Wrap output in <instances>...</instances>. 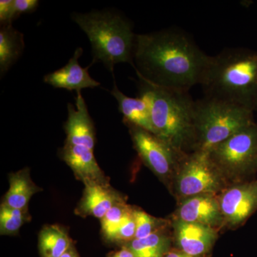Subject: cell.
<instances>
[{
    "label": "cell",
    "instance_id": "10",
    "mask_svg": "<svg viewBox=\"0 0 257 257\" xmlns=\"http://www.w3.org/2000/svg\"><path fill=\"white\" fill-rule=\"evenodd\" d=\"M60 157L70 167L76 178L84 185H110L109 178L96 162L94 150L84 146L64 144L60 150Z\"/></svg>",
    "mask_w": 257,
    "mask_h": 257
},
{
    "label": "cell",
    "instance_id": "14",
    "mask_svg": "<svg viewBox=\"0 0 257 257\" xmlns=\"http://www.w3.org/2000/svg\"><path fill=\"white\" fill-rule=\"evenodd\" d=\"M81 47L76 49L73 57L69 60L68 63L62 68L46 74L44 77V82L55 88L65 89L69 91H76L81 93L83 89L94 88L100 85V83L91 77L88 69L83 68L79 63V58L82 55Z\"/></svg>",
    "mask_w": 257,
    "mask_h": 257
},
{
    "label": "cell",
    "instance_id": "12",
    "mask_svg": "<svg viewBox=\"0 0 257 257\" xmlns=\"http://www.w3.org/2000/svg\"><path fill=\"white\" fill-rule=\"evenodd\" d=\"M174 229L180 249L193 257L202 256L209 252L217 238L216 228L207 225L176 219Z\"/></svg>",
    "mask_w": 257,
    "mask_h": 257
},
{
    "label": "cell",
    "instance_id": "4",
    "mask_svg": "<svg viewBox=\"0 0 257 257\" xmlns=\"http://www.w3.org/2000/svg\"><path fill=\"white\" fill-rule=\"evenodd\" d=\"M72 20L85 32L92 46L93 62H101L111 72L115 64L133 65L136 36L124 15L112 10L74 13Z\"/></svg>",
    "mask_w": 257,
    "mask_h": 257
},
{
    "label": "cell",
    "instance_id": "28",
    "mask_svg": "<svg viewBox=\"0 0 257 257\" xmlns=\"http://www.w3.org/2000/svg\"><path fill=\"white\" fill-rule=\"evenodd\" d=\"M164 257H193L189 256L183 252V251H169L168 252L166 253L165 256Z\"/></svg>",
    "mask_w": 257,
    "mask_h": 257
},
{
    "label": "cell",
    "instance_id": "9",
    "mask_svg": "<svg viewBox=\"0 0 257 257\" xmlns=\"http://www.w3.org/2000/svg\"><path fill=\"white\" fill-rule=\"evenodd\" d=\"M218 200L224 224L239 226L257 210V181L225 189Z\"/></svg>",
    "mask_w": 257,
    "mask_h": 257
},
{
    "label": "cell",
    "instance_id": "29",
    "mask_svg": "<svg viewBox=\"0 0 257 257\" xmlns=\"http://www.w3.org/2000/svg\"><path fill=\"white\" fill-rule=\"evenodd\" d=\"M61 257H79V256L77 250L74 248V245H72Z\"/></svg>",
    "mask_w": 257,
    "mask_h": 257
},
{
    "label": "cell",
    "instance_id": "17",
    "mask_svg": "<svg viewBox=\"0 0 257 257\" xmlns=\"http://www.w3.org/2000/svg\"><path fill=\"white\" fill-rule=\"evenodd\" d=\"M10 188L3 198V204L19 209H28L34 194L42 189L34 183L28 168L19 170L9 176Z\"/></svg>",
    "mask_w": 257,
    "mask_h": 257
},
{
    "label": "cell",
    "instance_id": "5",
    "mask_svg": "<svg viewBox=\"0 0 257 257\" xmlns=\"http://www.w3.org/2000/svg\"><path fill=\"white\" fill-rule=\"evenodd\" d=\"M253 113L207 96L195 101L193 152H210L235 134L254 124Z\"/></svg>",
    "mask_w": 257,
    "mask_h": 257
},
{
    "label": "cell",
    "instance_id": "7",
    "mask_svg": "<svg viewBox=\"0 0 257 257\" xmlns=\"http://www.w3.org/2000/svg\"><path fill=\"white\" fill-rule=\"evenodd\" d=\"M177 194L184 199L220 192L225 185V177L213 163L209 153L194 152L186 155L176 173Z\"/></svg>",
    "mask_w": 257,
    "mask_h": 257
},
{
    "label": "cell",
    "instance_id": "26",
    "mask_svg": "<svg viewBox=\"0 0 257 257\" xmlns=\"http://www.w3.org/2000/svg\"><path fill=\"white\" fill-rule=\"evenodd\" d=\"M40 2L37 0H14L15 18L23 13H31L38 8Z\"/></svg>",
    "mask_w": 257,
    "mask_h": 257
},
{
    "label": "cell",
    "instance_id": "27",
    "mask_svg": "<svg viewBox=\"0 0 257 257\" xmlns=\"http://www.w3.org/2000/svg\"><path fill=\"white\" fill-rule=\"evenodd\" d=\"M109 257H135L133 253L132 252L131 250L126 246H123L119 251L112 253L111 256Z\"/></svg>",
    "mask_w": 257,
    "mask_h": 257
},
{
    "label": "cell",
    "instance_id": "11",
    "mask_svg": "<svg viewBox=\"0 0 257 257\" xmlns=\"http://www.w3.org/2000/svg\"><path fill=\"white\" fill-rule=\"evenodd\" d=\"M68 117L64 124L67 138L65 144L88 147L94 150L96 144L95 127L87 104L81 93L76 98V107L67 105Z\"/></svg>",
    "mask_w": 257,
    "mask_h": 257
},
{
    "label": "cell",
    "instance_id": "18",
    "mask_svg": "<svg viewBox=\"0 0 257 257\" xmlns=\"http://www.w3.org/2000/svg\"><path fill=\"white\" fill-rule=\"evenodd\" d=\"M25 49V40L21 32L13 25H1L0 30V72L6 73L19 60Z\"/></svg>",
    "mask_w": 257,
    "mask_h": 257
},
{
    "label": "cell",
    "instance_id": "25",
    "mask_svg": "<svg viewBox=\"0 0 257 257\" xmlns=\"http://www.w3.org/2000/svg\"><path fill=\"white\" fill-rule=\"evenodd\" d=\"M14 0L0 1V23L1 25H12L15 20Z\"/></svg>",
    "mask_w": 257,
    "mask_h": 257
},
{
    "label": "cell",
    "instance_id": "6",
    "mask_svg": "<svg viewBox=\"0 0 257 257\" xmlns=\"http://www.w3.org/2000/svg\"><path fill=\"white\" fill-rule=\"evenodd\" d=\"M209 157L225 178H241L257 170L256 122L211 150Z\"/></svg>",
    "mask_w": 257,
    "mask_h": 257
},
{
    "label": "cell",
    "instance_id": "23",
    "mask_svg": "<svg viewBox=\"0 0 257 257\" xmlns=\"http://www.w3.org/2000/svg\"><path fill=\"white\" fill-rule=\"evenodd\" d=\"M134 216L136 223L135 239L146 238L163 227V220L150 215L142 209L134 208Z\"/></svg>",
    "mask_w": 257,
    "mask_h": 257
},
{
    "label": "cell",
    "instance_id": "8",
    "mask_svg": "<svg viewBox=\"0 0 257 257\" xmlns=\"http://www.w3.org/2000/svg\"><path fill=\"white\" fill-rule=\"evenodd\" d=\"M126 124L130 128L134 147L145 165L162 181L170 180L187 154L177 152L162 139L143 128Z\"/></svg>",
    "mask_w": 257,
    "mask_h": 257
},
{
    "label": "cell",
    "instance_id": "20",
    "mask_svg": "<svg viewBox=\"0 0 257 257\" xmlns=\"http://www.w3.org/2000/svg\"><path fill=\"white\" fill-rule=\"evenodd\" d=\"M135 257H164L168 252L170 238L162 229L144 239H135L125 244Z\"/></svg>",
    "mask_w": 257,
    "mask_h": 257
},
{
    "label": "cell",
    "instance_id": "13",
    "mask_svg": "<svg viewBox=\"0 0 257 257\" xmlns=\"http://www.w3.org/2000/svg\"><path fill=\"white\" fill-rule=\"evenodd\" d=\"M176 216L177 220L214 228L224 224L219 200L213 194H202L184 199Z\"/></svg>",
    "mask_w": 257,
    "mask_h": 257
},
{
    "label": "cell",
    "instance_id": "16",
    "mask_svg": "<svg viewBox=\"0 0 257 257\" xmlns=\"http://www.w3.org/2000/svg\"><path fill=\"white\" fill-rule=\"evenodd\" d=\"M111 94L117 101L118 109L123 115L125 124L135 125L155 135L150 105L143 96L138 95L137 98H133L125 95L119 90L115 82Z\"/></svg>",
    "mask_w": 257,
    "mask_h": 257
},
{
    "label": "cell",
    "instance_id": "3",
    "mask_svg": "<svg viewBox=\"0 0 257 257\" xmlns=\"http://www.w3.org/2000/svg\"><path fill=\"white\" fill-rule=\"evenodd\" d=\"M139 95L149 103L155 135L177 152L194 148L195 101L187 91L155 85L138 77Z\"/></svg>",
    "mask_w": 257,
    "mask_h": 257
},
{
    "label": "cell",
    "instance_id": "2",
    "mask_svg": "<svg viewBox=\"0 0 257 257\" xmlns=\"http://www.w3.org/2000/svg\"><path fill=\"white\" fill-rule=\"evenodd\" d=\"M200 85L207 97L257 111V52L226 48L211 56Z\"/></svg>",
    "mask_w": 257,
    "mask_h": 257
},
{
    "label": "cell",
    "instance_id": "24",
    "mask_svg": "<svg viewBox=\"0 0 257 257\" xmlns=\"http://www.w3.org/2000/svg\"><path fill=\"white\" fill-rule=\"evenodd\" d=\"M135 234H136V223L134 216L133 208V211L126 216L122 224L116 231L112 242L126 244L135 239Z\"/></svg>",
    "mask_w": 257,
    "mask_h": 257
},
{
    "label": "cell",
    "instance_id": "15",
    "mask_svg": "<svg viewBox=\"0 0 257 257\" xmlns=\"http://www.w3.org/2000/svg\"><path fill=\"white\" fill-rule=\"evenodd\" d=\"M84 187L82 199L75 209L77 215L101 219L116 203L124 200L111 185L94 184Z\"/></svg>",
    "mask_w": 257,
    "mask_h": 257
},
{
    "label": "cell",
    "instance_id": "19",
    "mask_svg": "<svg viewBox=\"0 0 257 257\" xmlns=\"http://www.w3.org/2000/svg\"><path fill=\"white\" fill-rule=\"evenodd\" d=\"M72 245L68 232L58 225L44 226L39 234V249L42 257H61Z\"/></svg>",
    "mask_w": 257,
    "mask_h": 257
},
{
    "label": "cell",
    "instance_id": "21",
    "mask_svg": "<svg viewBox=\"0 0 257 257\" xmlns=\"http://www.w3.org/2000/svg\"><path fill=\"white\" fill-rule=\"evenodd\" d=\"M31 219L28 209H15L2 203L0 207V234H18L20 228Z\"/></svg>",
    "mask_w": 257,
    "mask_h": 257
},
{
    "label": "cell",
    "instance_id": "1",
    "mask_svg": "<svg viewBox=\"0 0 257 257\" xmlns=\"http://www.w3.org/2000/svg\"><path fill=\"white\" fill-rule=\"evenodd\" d=\"M210 57L186 32L166 29L137 35L133 66L147 82L189 92L200 84Z\"/></svg>",
    "mask_w": 257,
    "mask_h": 257
},
{
    "label": "cell",
    "instance_id": "22",
    "mask_svg": "<svg viewBox=\"0 0 257 257\" xmlns=\"http://www.w3.org/2000/svg\"><path fill=\"white\" fill-rule=\"evenodd\" d=\"M133 209V207L122 200L113 206L100 219L101 233L106 240L112 242L119 226Z\"/></svg>",
    "mask_w": 257,
    "mask_h": 257
}]
</instances>
